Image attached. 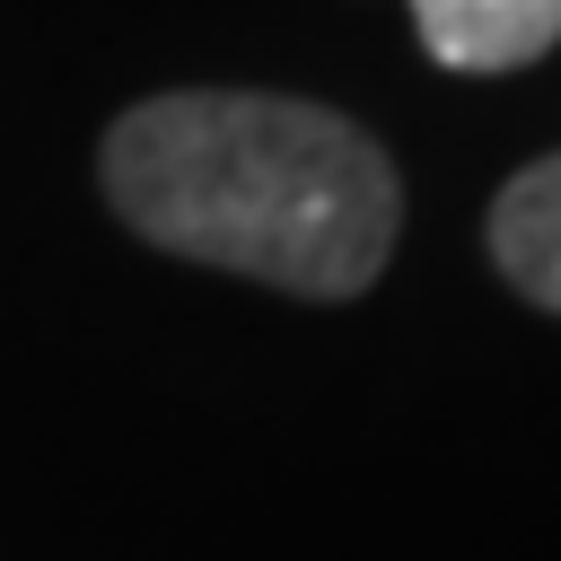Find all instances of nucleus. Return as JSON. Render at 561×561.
Listing matches in <instances>:
<instances>
[{
	"mask_svg": "<svg viewBox=\"0 0 561 561\" xmlns=\"http://www.w3.org/2000/svg\"><path fill=\"white\" fill-rule=\"evenodd\" d=\"M412 26L447 70H526L561 44V0H412Z\"/></svg>",
	"mask_w": 561,
	"mask_h": 561,
	"instance_id": "f03ea898",
	"label": "nucleus"
},
{
	"mask_svg": "<svg viewBox=\"0 0 561 561\" xmlns=\"http://www.w3.org/2000/svg\"><path fill=\"white\" fill-rule=\"evenodd\" d=\"M96 167L140 245L272 280L289 298H359L403 228L386 149L307 96L175 88L131 105Z\"/></svg>",
	"mask_w": 561,
	"mask_h": 561,
	"instance_id": "f257e3e1",
	"label": "nucleus"
},
{
	"mask_svg": "<svg viewBox=\"0 0 561 561\" xmlns=\"http://www.w3.org/2000/svg\"><path fill=\"white\" fill-rule=\"evenodd\" d=\"M491 263L517 280V298L561 316V149L508 175V193L491 202Z\"/></svg>",
	"mask_w": 561,
	"mask_h": 561,
	"instance_id": "7ed1b4c3",
	"label": "nucleus"
}]
</instances>
